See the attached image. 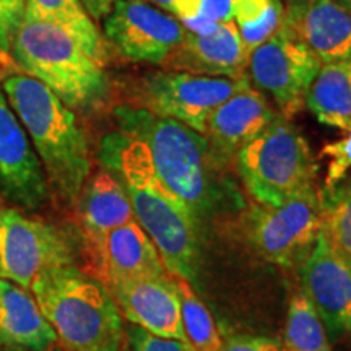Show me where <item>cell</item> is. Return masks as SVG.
Instances as JSON below:
<instances>
[{"instance_id":"1","label":"cell","mask_w":351,"mask_h":351,"mask_svg":"<svg viewBox=\"0 0 351 351\" xmlns=\"http://www.w3.org/2000/svg\"><path fill=\"white\" fill-rule=\"evenodd\" d=\"M98 158L124 186L135 221L156 245L168 274L194 285L200 225L161 181L145 143L121 130L111 132L101 140Z\"/></svg>"},{"instance_id":"2","label":"cell","mask_w":351,"mask_h":351,"mask_svg":"<svg viewBox=\"0 0 351 351\" xmlns=\"http://www.w3.org/2000/svg\"><path fill=\"white\" fill-rule=\"evenodd\" d=\"M114 117L121 132L145 143L160 179L187 205L199 225L239 207L238 191L225 178L226 165L204 134L137 106H117Z\"/></svg>"},{"instance_id":"3","label":"cell","mask_w":351,"mask_h":351,"mask_svg":"<svg viewBox=\"0 0 351 351\" xmlns=\"http://www.w3.org/2000/svg\"><path fill=\"white\" fill-rule=\"evenodd\" d=\"M2 91L41 160L51 194L65 205H75L91 174L90 147L75 114L26 73L3 77Z\"/></svg>"},{"instance_id":"4","label":"cell","mask_w":351,"mask_h":351,"mask_svg":"<svg viewBox=\"0 0 351 351\" xmlns=\"http://www.w3.org/2000/svg\"><path fill=\"white\" fill-rule=\"evenodd\" d=\"M29 291L69 351H121L122 314L106 285L77 263L49 267Z\"/></svg>"},{"instance_id":"5","label":"cell","mask_w":351,"mask_h":351,"mask_svg":"<svg viewBox=\"0 0 351 351\" xmlns=\"http://www.w3.org/2000/svg\"><path fill=\"white\" fill-rule=\"evenodd\" d=\"M10 54L26 75L49 88L72 111H96L108 103L111 88L104 65L59 26L23 21Z\"/></svg>"},{"instance_id":"6","label":"cell","mask_w":351,"mask_h":351,"mask_svg":"<svg viewBox=\"0 0 351 351\" xmlns=\"http://www.w3.org/2000/svg\"><path fill=\"white\" fill-rule=\"evenodd\" d=\"M241 181L263 207H278L301 189L314 184V155L301 130L278 116L236 155Z\"/></svg>"},{"instance_id":"7","label":"cell","mask_w":351,"mask_h":351,"mask_svg":"<svg viewBox=\"0 0 351 351\" xmlns=\"http://www.w3.org/2000/svg\"><path fill=\"white\" fill-rule=\"evenodd\" d=\"M245 234L256 252L283 269H300L320 236L319 189L309 184L278 207H258L244 215Z\"/></svg>"},{"instance_id":"8","label":"cell","mask_w":351,"mask_h":351,"mask_svg":"<svg viewBox=\"0 0 351 351\" xmlns=\"http://www.w3.org/2000/svg\"><path fill=\"white\" fill-rule=\"evenodd\" d=\"M247 86H251L247 77H205L178 70L152 72L138 83L135 106L205 134L210 114Z\"/></svg>"},{"instance_id":"9","label":"cell","mask_w":351,"mask_h":351,"mask_svg":"<svg viewBox=\"0 0 351 351\" xmlns=\"http://www.w3.org/2000/svg\"><path fill=\"white\" fill-rule=\"evenodd\" d=\"M75 243L62 228L0 204V278L25 289L49 267L75 263Z\"/></svg>"},{"instance_id":"10","label":"cell","mask_w":351,"mask_h":351,"mask_svg":"<svg viewBox=\"0 0 351 351\" xmlns=\"http://www.w3.org/2000/svg\"><path fill=\"white\" fill-rule=\"evenodd\" d=\"M320 67L319 57L285 28L254 49L247 60L249 82L270 95L280 114L288 119L304 106Z\"/></svg>"},{"instance_id":"11","label":"cell","mask_w":351,"mask_h":351,"mask_svg":"<svg viewBox=\"0 0 351 351\" xmlns=\"http://www.w3.org/2000/svg\"><path fill=\"white\" fill-rule=\"evenodd\" d=\"M109 43L134 62L161 64L181 46L187 29L174 15L142 0H119L104 19Z\"/></svg>"},{"instance_id":"12","label":"cell","mask_w":351,"mask_h":351,"mask_svg":"<svg viewBox=\"0 0 351 351\" xmlns=\"http://www.w3.org/2000/svg\"><path fill=\"white\" fill-rule=\"evenodd\" d=\"M0 197L25 210L41 208L49 182L25 127L0 88Z\"/></svg>"},{"instance_id":"13","label":"cell","mask_w":351,"mask_h":351,"mask_svg":"<svg viewBox=\"0 0 351 351\" xmlns=\"http://www.w3.org/2000/svg\"><path fill=\"white\" fill-rule=\"evenodd\" d=\"M301 291L333 335L351 333V263L327 241L317 243L300 267Z\"/></svg>"},{"instance_id":"14","label":"cell","mask_w":351,"mask_h":351,"mask_svg":"<svg viewBox=\"0 0 351 351\" xmlns=\"http://www.w3.org/2000/svg\"><path fill=\"white\" fill-rule=\"evenodd\" d=\"M121 314L134 326L166 339L186 340L181 317V293L171 274L108 285Z\"/></svg>"},{"instance_id":"15","label":"cell","mask_w":351,"mask_h":351,"mask_svg":"<svg viewBox=\"0 0 351 351\" xmlns=\"http://www.w3.org/2000/svg\"><path fill=\"white\" fill-rule=\"evenodd\" d=\"M282 28L320 62L351 59V15L339 0H283Z\"/></svg>"},{"instance_id":"16","label":"cell","mask_w":351,"mask_h":351,"mask_svg":"<svg viewBox=\"0 0 351 351\" xmlns=\"http://www.w3.org/2000/svg\"><path fill=\"white\" fill-rule=\"evenodd\" d=\"M86 249L98 280L106 287L125 280L168 275L156 245L137 221L109 231L99 243Z\"/></svg>"},{"instance_id":"17","label":"cell","mask_w":351,"mask_h":351,"mask_svg":"<svg viewBox=\"0 0 351 351\" xmlns=\"http://www.w3.org/2000/svg\"><path fill=\"white\" fill-rule=\"evenodd\" d=\"M276 116L278 112L271 108L265 95L247 86L210 114L204 135L215 155L228 165Z\"/></svg>"},{"instance_id":"18","label":"cell","mask_w":351,"mask_h":351,"mask_svg":"<svg viewBox=\"0 0 351 351\" xmlns=\"http://www.w3.org/2000/svg\"><path fill=\"white\" fill-rule=\"evenodd\" d=\"M249 56L234 21L219 23L212 33H189L165 60L168 70L205 77H245Z\"/></svg>"},{"instance_id":"19","label":"cell","mask_w":351,"mask_h":351,"mask_svg":"<svg viewBox=\"0 0 351 351\" xmlns=\"http://www.w3.org/2000/svg\"><path fill=\"white\" fill-rule=\"evenodd\" d=\"M57 335L32 291L0 278V348L49 351Z\"/></svg>"},{"instance_id":"20","label":"cell","mask_w":351,"mask_h":351,"mask_svg":"<svg viewBox=\"0 0 351 351\" xmlns=\"http://www.w3.org/2000/svg\"><path fill=\"white\" fill-rule=\"evenodd\" d=\"M75 207L86 247L99 243L109 231L135 221L124 186L104 168L90 174Z\"/></svg>"},{"instance_id":"21","label":"cell","mask_w":351,"mask_h":351,"mask_svg":"<svg viewBox=\"0 0 351 351\" xmlns=\"http://www.w3.org/2000/svg\"><path fill=\"white\" fill-rule=\"evenodd\" d=\"M304 106L322 124L351 129V70L348 60L322 64L306 95Z\"/></svg>"},{"instance_id":"22","label":"cell","mask_w":351,"mask_h":351,"mask_svg":"<svg viewBox=\"0 0 351 351\" xmlns=\"http://www.w3.org/2000/svg\"><path fill=\"white\" fill-rule=\"evenodd\" d=\"M23 21L59 26L72 34L95 60L106 65V46L80 0H26Z\"/></svg>"},{"instance_id":"23","label":"cell","mask_w":351,"mask_h":351,"mask_svg":"<svg viewBox=\"0 0 351 351\" xmlns=\"http://www.w3.org/2000/svg\"><path fill=\"white\" fill-rule=\"evenodd\" d=\"M320 236L351 263V181H340L319 191Z\"/></svg>"},{"instance_id":"24","label":"cell","mask_w":351,"mask_h":351,"mask_svg":"<svg viewBox=\"0 0 351 351\" xmlns=\"http://www.w3.org/2000/svg\"><path fill=\"white\" fill-rule=\"evenodd\" d=\"M282 348L283 351H332L326 326L302 291H296L289 301Z\"/></svg>"},{"instance_id":"25","label":"cell","mask_w":351,"mask_h":351,"mask_svg":"<svg viewBox=\"0 0 351 351\" xmlns=\"http://www.w3.org/2000/svg\"><path fill=\"white\" fill-rule=\"evenodd\" d=\"M234 23L243 39L247 56L282 28V0H238Z\"/></svg>"},{"instance_id":"26","label":"cell","mask_w":351,"mask_h":351,"mask_svg":"<svg viewBox=\"0 0 351 351\" xmlns=\"http://www.w3.org/2000/svg\"><path fill=\"white\" fill-rule=\"evenodd\" d=\"M176 280L181 293V317L187 341L194 346L195 351H221V335L207 306L194 291L191 283L181 278Z\"/></svg>"},{"instance_id":"27","label":"cell","mask_w":351,"mask_h":351,"mask_svg":"<svg viewBox=\"0 0 351 351\" xmlns=\"http://www.w3.org/2000/svg\"><path fill=\"white\" fill-rule=\"evenodd\" d=\"M238 0H204L197 19L184 23V28L194 34L212 33L219 23L234 21V8Z\"/></svg>"},{"instance_id":"28","label":"cell","mask_w":351,"mask_h":351,"mask_svg":"<svg viewBox=\"0 0 351 351\" xmlns=\"http://www.w3.org/2000/svg\"><path fill=\"white\" fill-rule=\"evenodd\" d=\"M348 134L337 142L327 143L320 152V156L328 158L327 176L324 187H332L346 179V174L351 169V129Z\"/></svg>"},{"instance_id":"29","label":"cell","mask_w":351,"mask_h":351,"mask_svg":"<svg viewBox=\"0 0 351 351\" xmlns=\"http://www.w3.org/2000/svg\"><path fill=\"white\" fill-rule=\"evenodd\" d=\"M125 339L130 351H195L194 346L186 340L153 335L134 324L127 326Z\"/></svg>"},{"instance_id":"30","label":"cell","mask_w":351,"mask_h":351,"mask_svg":"<svg viewBox=\"0 0 351 351\" xmlns=\"http://www.w3.org/2000/svg\"><path fill=\"white\" fill-rule=\"evenodd\" d=\"M26 0H0V52L12 49L13 38L23 23Z\"/></svg>"},{"instance_id":"31","label":"cell","mask_w":351,"mask_h":351,"mask_svg":"<svg viewBox=\"0 0 351 351\" xmlns=\"http://www.w3.org/2000/svg\"><path fill=\"white\" fill-rule=\"evenodd\" d=\"M221 351H283L278 340L269 337L236 335L223 341Z\"/></svg>"},{"instance_id":"32","label":"cell","mask_w":351,"mask_h":351,"mask_svg":"<svg viewBox=\"0 0 351 351\" xmlns=\"http://www.w3.org/2000/svg\"><path fill=\"white\" fill-rule=\"evenodd\" d=\"M204 0H174V16L181 23H187L197 19Z\"/></svg>"},{"instance_id":"33","label":"cell","mask_w":351,"mask_h":351,"mask_svg":"<svg viewBox=\"0 0 351 351\" xmlns=\"http://www.w3.org/2000/svg\"><path fill=\"white\" fill-rule=\"evenodd\" d=\"M91 20H104L119 0H80Z\"/></svg>"},{"instance_id":"34","label":"cell","mask_w":351,"mask_h":351,"mask_svg":"<svg viewBox=\"0 0 351 351\" xmlns=\"http://www.w3.org/2000/svg\"><path fill=\"white\" fill-rule=\"evenodd\" d=\"M150 2H153L160 8H163L166 12H171L174 15V0H150Z\"/></svg>"},{"instance_id":"35","label":"cell","mask_w":351,"mask_h":351,"mask_svg":"<svg viewBox=\"0 0 351 351\" xmlns=\"http://www.w3.org/2000/svg\"><path fill=\"white\" fill-rule=\"evenodd\" d=\"M339 2L343 5V8L351 15V0H339Z\"/></svg>"},{"instance_id":"36","label":"cell","mask_w":351,"mask_h":351,"mask_svg":"<svg viewBox=\"0 0 351 351\" xmlns=\"http://www.w3.org/2000/svg\"><path fill=\"white\" fill-rule=\"evenodd\" d=\"M0 351H20V350H12V348H3V350H0Z\"/></svg>"},{"instance_id":"37","label":"cell","mask_w":351,"mask_h":351,"mask_svg":"<svg viewBox=\"0 0 351 351\" xmlns=\"http://www.w3.org/2000/svg\"><path fill=\"white\" fill-rule=\"evenodd\" d=\"M121 351H130L129 346H125V348H121Z\"/></svg>"},{"instance_id":"38","label":"cell","mask_w":351,"mask_h":351,"mask_svg":"<svg viewBox=\"0 0 351 351\" xmlns=\"http://www.w3.org/2000/svg\"><path fill=\"white\" fill-rule=\"evenodd\" d=\"M2 54H3V52H0V64H2Z\"/></svg>"},{"instance_id":"39","label":"cell","mask_w":351,"mask_h":351,"mask_svg":"<svg viewBox=\"0 0 351 351\" xmlns=\"http://www.w3.org/2000/svg\"><path fill=\"white\" fill-rule=\"evenodd\" d=\"M348 62H350V70H351V59H348Z\"/></svg>"}]
</instances>
